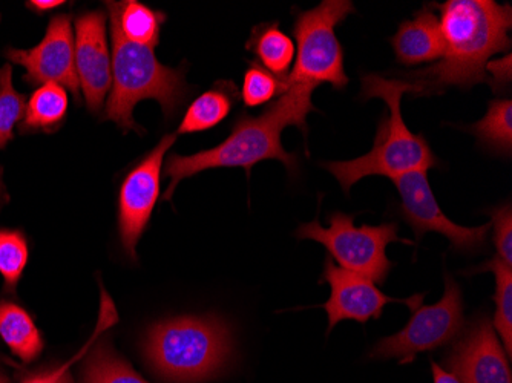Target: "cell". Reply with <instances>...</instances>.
<instances>
[{"instance_id":"obj_24","label":"cell","mask_w":512,"mask_h":383,"mask_svg":"<svg viewBox=\"0 0 512 383\" xmlns=\"http://www.w3.org/2000/svg\"><path fill=\"white\" fill-rule=\"evenodd\" d=\"M25 109L27 100L14 88L13 65L7 63L0 68V151L13 140L14 128L23 120Z\"/></svg>"},{"instance_id":"obj_8","label":"cell","mask_w":512,"mask_h":383,"mask_svg":"<svg viewBox=\"0 0 512 383\" xmlns=\"http://www.w3.org/2000/svg\"><path fill=\"white\" fill-rule=\"evenodd\" d=\"M465 322V302L459 284L445 275V292L434 305H419L399 333L382 338L371 348L373 361H398L410 364L417 354L445 347L459 338Z\"/></svg>"},{"instance_id":"obj_5","label":"cell","mask_w":512,"mask_h":383,"mask_svg":"<svg viewBox=\"0 0 512 383\" xmlns=\"http://www.w3.org/2000/svg\"><path fill=\"white\" fill-rule=\"evenodd\" d=\"M149 365L165 379L198 383L217 376L234 354L232 331L217 316H178L149 328Z\"/></svg>"},{"instance_id":"obj_1","label":"cell","mask_w":512,"mask_h":383,"mask_svg":"<svg viewBox=\"0 0 512 383\" xmlns=\"http://www.w3.org/2000/svg\"><path fill=\"white\" fill-rule=\"evenodd\" d=\"M439 11L444 36V56L436 65L401 74L407 94L428 97L447 88L462 91L488 82L486 65L491 57L511 48L512 8L496 0H448L431 4Z\"/></svg>"},{"instance_id":"obj_10","label":"cell","mask_w":512,"mask_h":383,"mask_svg":"<svg viewBox=\"0 0 512 383\" xmlns=\"http://www.w3.org/2000/svg\"><path fill=\"white\" fill-rule=\"evenodd\" d=\"M177 135L168 134L126 174L119 192V230L125 252L137 259L135 247L151 221L160 198L161 167Z\"/></svg>"},{"instance_id":"obj_2","label":"cell","mask_w":512,"mask_h":383,"mask_svg":"<svg viewBox=\"0 0 512 383\" xmlns=\"http://www.w3.org/2000/svg\"><path fill=\"white\" fill-rule=\"evenodd\" d=\"M312 95L313 91L304 86H289L258 117L240 114L229 137L221 145L192 155H169L165 164L169 186L163 200L171 201L181 181L209 169L241 167L250 177L252 167L260 161L279 160L290 175H295L298 157L284 149L281 134L287 126H295L307 135V115L318 112L312 103Z\"/></svg>"},{"instance_id":"obj_13","label":"cell","mask_w":512,"mask_h":383,"mask_svg":"<svg viewBox=\"0 0 512 383\" xmlns=\"http://www.w3.org/2000/svg\"><path fill=\"white\" fill-rule=\"evenodd\" d=\"M445 357L459 383H512L508 354L486 315L474 319Z\"/></svg>"},{"instance_id":"obj_4","label":"cell","mask_w":512,"mask_h":383,"mask_svg":"<svg viewBox=\"0 0 512 383\" xmlns=\"http://www.w3.org/2000/svg\"><path fill=\"white\" fill-rule=\"evenodd\" d=\"M112 88L103 120H111L123 132H142L135 123L134 108L142 100L160 103L166 120H171L192 94L186 83V66L169 68L158 62L154 50L125 39L111 22Z\"/></svg>"},{"instance_id":"obj_20","label":"cell","mask_w":512,"mask_h":383,"mask_svg":"<svg viewBox=\"0 0 512 383\" xmlns=\"http://www.w3.org/2000/svg\"><path fill=\"white\" fill-rule=\"evenodd\" d=\"M68 92L57 83L40 85L31 94L25 109V115L20 122V132H50L57 131L65 122L68 114Z\"/></svg>"},{"instance_id":"obj_18","label":"cell","mask_w":512,"mask_h":383,"mask_svg":"<svg viewBox=\"0 0 512 383\" xmlns=\"http://www.w3.org/2000/svg\"><path fill=\"white\" fill-rule=\"evenodd\" d=\"M109 19L122 31L125 39L137 45L154 50L160 43L161 27L166 22V14L152 10L137 0L108 2Z\"/></svg>"},{"instance_id":"obj_19","label":"cell","mask_w":512,"mask_h":383,"mask_svg":"<svg viewBox=\"0 0 512 383\" xmlns=\"http://www.w3.org/2000/svg\"><path fill=\"white\" fill-rule=\"evenodd\" d=\"M0 338L23 362H33L43 350L39 328L25 308L0 299Z\"/></svg>"},{"instance_id":"obj_33","label":"cell","mask_w":512,"mask_h":383,"mask_svg":"<svg viewBox=\"0 0 512 383\" xmlns=\"http://www.w3.org/2000/svg\"><path fill=\"white\" fill-rule=\"evenodd\" d=\"M0 383H8L7 377L0 373Z\"/></svg>"},{"instance_id":"obj_23","label":"cell","mask_w":512,"mask_h":383,"mask_svg":"<svg viewBox=\"0 0 512 383\" xmlns=\"http://www.w3.org/2000/svg\"><path fill=\"white\" fill-rule=\"evenodd\" d=\"M474 273L491 272L496 278V315H494V330L499 333L503 348L509 359L512 357V267L500 258H493L476 267Z\"/></svg>"},{"instance_id":"obj_32","label":"cell","mask_w":512,"mask_h":383,"mask_svg":"<svg viewBox=\"0 0 512 383\" xmlns=\"http://www.w3.org/2000/svg\"><path fill=\"white\" fill-rule=\"evenodd\" d=\"M2 195H4V183H2V178H0V201H2Z\"/></svg>"},{"instance_id":"obj_16","label":"cell","mask_w":512,"mask_h":383,"mask_svg":"<svg viewBox=\"0 0 512 383\" xmlns=\"http://www.w3.org/2000/svg\"><path fill=\"white\" fill-rule=\"evenodd\" d=\"M238 100L240 91L237 85L230 80H220L189 105L177 134H198L215 128L229 117Z\"/></svg>"},{"instance_id":"obj_31","label":"cell","mask_w":512,"mask_h":383,"mask_svg":"<svg viewBox=\"0 0 512 383\" xmlns=\"http://www.w3.org/2000/svg\"><path fill=\"white\" fill-rule=\"evenodd\" d=\"M431 370H433L434 383H459V380L453 374L448 373L445 368L440 367L436 362H431Z\"/></svg>"},{"instance_id":"obj_17","label":"cell","mask_w":512,"mask_h":383,"mask_svg":"<svg viewBox=\"0 0 512 383\" xmlns=\"http://www.w3.org/2000/svg\"><path fill=\"white\" fill-rule=\"evenodd\" d=\"M246 50L255 54L256 63L278 79H286L295 62V42L279 28L278 22L256 25Z\"/></svg>"},{"instance_id":"obj_7","label":"cell","mask_w":512,"mask_h":383,"mask_svg":"<svg viewBox=\"0 0 512 383\" xmlns=\"http://www.w3.org/2000/svg\"><path fill=\"white\" fill-rule=\"evenodd\" d=\"M355 213L333 212L327 217L329 226L324 227L318 220L301 224L296 229V238L312 239L329 250L333 261L341 269L358 273L376 284H384L393 269V262L387 258L388 244L402 243L413 246L410 239L399 236L396 223L379 226H355Z\"/></svg>"},{"instance_id":"obj_6","label":"cell","mask_w":512,"mask_h":383,"mask_svg":"<svg viewBox=\"0 0 512 383\" xmlns=\"http://www.w3.org/2000/svg\"><path fill=\"white\" fill-rule=\"evenodd\" d=\"M356 13L350 0H324L318 7L296 11L293 36L296 39L295 66L284 83L304 86L315 91L318 86H333L336 91L347 88L344 48L336 37V27L350 14Z\"/></svg>"},{"instance_id":"obj_21","label":"cell","mask_w":512,"mask_h":383,"mask_svg":"<svg viewBox=\"0 0 512 383\" xmlns=\"http://www.w3.org/2000/svg\"><path fill=\"white\" fill-rule=\"evenodd\" d=\"M465 131L473 134L480 145L494 154L509 157L512 152V102L497 99L490 102L485 117Z\"/></svg>"},{"instance_id":"obj_26","label":"cell","mask_w":512,"mask_h":383,"mask_svg":"<svg viewBox=\"0 0 512 383\" xmlns=\"http://www.w3.org/2000/svg\"><path fill=\"white\" fill-rule=\"evenodd\" d=\"M286 91L287 86L283 79L273 76L256 62H249V68L244 73L243 88H241V97L247 108L266 105L278 99L279 95H283Z\"/></svg>"},{"instance_id":"obj_30","label":"cell","mask_w":512,"mask_h":383,"mask_svg":"<svg viewBox=\"0 0 512 383\" xmlns=\"http://www.w3.org/2000/svg\"><path fill=\"white\" fill-rule=\"evenodd\" d=\"M27 5L28 8L37 11V13H46V11L62 7L63 2H60V0H33V2H28Z\"/></svg>"},{"instance_id":"obj_22","label":"cell","mask_w":512,"mask_h":383,"mask_svg":"<svg viewBox=\"0 0 512 383\" xmlns=\"http://www.w3.org/2000/svg\"><path fill=\"white\" fill-rule=\"evenodd\" d=\"M83 383H149L112 350L108 339L88 350L83 365Z\"/></svg>"},{"instance_id":"obj_15","label":"cell","mask_w":512,"mask_h":383,"mask_svg":"<svg viewBox=\"0 0 512 383\" xmlns=\"http://www.w3.org/2000/svg\"><path fill=\"white\" fill-rule=\"evenodd\" d=\"M390 42L396 62L402 66L425 65L444 56L445 43L439 16L430 4L416 11L413 19L404 20Z\"/></svg>"},{"instance_id":"obj_25","label":"cell","mask_w":512,"mask_h":383,"mask_svg":"<svg viewBox=\"0 0 512 383\" xmlns=\"http://www.w3.org/2000/svg\"><path fill=\"white\" fill-rule=\"evenodd\" d=\"M28 262L27 238L19 230L0 229V275L5 292H16Z\"/></svg>"},{"instance_id":"obj_14","label":"cell","mask_w":512,"mask_h":383,"mask_svg":"<svg viewBox=\"0 0 512 383\" xmlns=\"http://www.w3.org/2000/svg\"><path fill=\"white\" fill-rule=\"evenodd\" d=\"M76 69L89 112L100 114L112 85V59L103 11H89L76 19Z\"/></svg>"},{"instance_id":"obj_12","label":"cell","mask_w":512,"mask_h":383,"mask_svg":"<svg viewBox=\"0 0 512 383\" xmlns=\"http://www.w3.org/2000/svg\"><path fill=\"white\" fill-rule=\"evenodd\" d=\"M319 282H327L330 285L329 301L322 304V308L329 316L327 334L342 321L365 324L370 319H379L382 310L388 304H404L414 311L422 305L425 298L424 293L405 299L391 298L382 293L371 279L336 266L330 256L325 258Z\"/></svg>"},{"instance_id":"obj_28","label":"cell","mask_w":512,"mask_h":383,"mask_svg":"<svg viewBox=\"0 0 512 383\" xmlns=\"http://www.w3.org/2000/svg\"><path fill=\"white\" fill-rule=\"evenodd\" d=\"M488 83L494 88L496 94H502L511 85V54H506L505 59L493 60L486 65Z\"/></svg>"},{"instance_id":"obj_29","label":"cell","mask_w":512,"mask_h":383,"mask_svg":"<svg viewBox=\"0 0 512 383\" xmlns=\"http://www.w3.org/2000/svg\"><path fill=\"white\" fill-rule=\"evenodd\" d=\"M74 364V359L56 370L46 371V373L34 374L27 377L22 383H69L68 368Z\"/></svg>"},{"instance_id":"obj_27","label":"cell","mask_w":512,"mask_h":383,"mask_svg":"<svg viewBox=\"0 0 512 383\" xmlns=\"http://www.w3.org/2000/svg\"><path fill=\"white\" fill-rule=\"evenodd\" d=\"M491 229L497 258L512 267V207L511 203L502 204L491 210Z\"/></svg>"},{"instance_id":"obj_11","label":"cell","mask_w":512,"mask_h":383,"mask_svg":"<svg viewBox=\"0 0 512 383\" xmlns=\"http://www.w3.org/2000/svg\"><path fill=\"white\" fill-rule=\"evenodd\" d=\"M14 65L25 68V82L31 86L57 83L73 92L80 100V83L76 69V42L73 23L68 14H57L50 20L45 37L31 50L10 48L5 53Z\"/></svg>"},{"instance_id":"obj_3","label":"cell","mask_w":512,"mask_h":383,"mask_svg":"<svg viewBox=\"0 0 512 383\" xmlns=\"http://www.w3.org/2000/svg\"><path fill=\"white\" fill-rule=\"evenodd\" d=\"M359 99H382L388 114H382L370 152L355 160L329 161L321 166L341 184L345 194L362 178L388 177L391 180L408 172H427L439 167V158L425 140L424 134H414L405 125L401 112L402 95L407 83L402 79H387L381 74H364Z\"/></svg>"},{"instance_id":"obj_9","label":"cell","mask_w":512,"mask_h":383,"mask_svg":"<svg viewBox=\"0 0 512 383\" xmlns=\"http://www.w3.org/2000/svg\"><path fill=\"white\" fill-rule=\"evenodd\" d=\"M393 183L401 195L399 213L413 229L416 239H421L425 233L437 232L450 241L451 249L468 255H474L485 247L491 224L465 227L453 223L440 209L428 183L427 172H408L394 178Z\"/></svg>"}]
</instances>
